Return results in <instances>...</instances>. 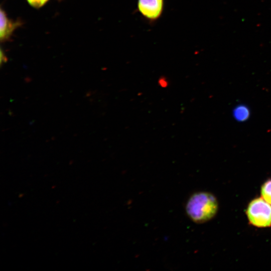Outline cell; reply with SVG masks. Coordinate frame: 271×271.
<instances>
[{
	"label": "cell",
	"mask_w": 271,
	"mask_h": 271,
	"mask_svg": "<svg viewBox=\"0 0 271 271\" xmlns=\"http://www.w3.org/2000/svg\"><path fill=\"white\" fill-rule=\"evenodd\" d=\"M218 209L216 197L207 192H198L192 194L185 207L187 214L196 223H204L212 219Z\"/></svg>",
	"instance_id": "6da1fadb"
},
{
	"label": "cell",
	"mask_w": 271,
	"mask_h": 271,
	"mask_svg": "<svg viewBox=\"0 0 271 271\" xmlns=\"http://www.w3.org/2000/svg\"><path fill=\"white\" fill-rule=\"evenodd\" d=\"M246 214L249 222L254 226H271V204L261 197L254 198L249 202Z\"/></svg>",
	"instance_id": "7a4b0ae2"
},
{
	"label": "cell",
	"mask_w": 271,
	"mask_h": 271,
	"mask_svg": "<svg viewBox=\"0 0 271 271\" xmlns=\"http://www.w3.org/2000/svg\"><path fill=\"white\" fill-rule=\"evenodd\" d=\"M164 0H138L137 10L150 22H155L161 17Z\"/></svg>",
	"instance_id": "3957f363"
},
{
	"label": "cell",
	"mask_w": 271,
	"mask_h": 271,
	"mask_svg": "<svg viewBox=\"0 0 271 271\" xmlns=\"http://www.w3.org/2000/svg\"><path fill=\"white\" fill-rule=\"evenodd\" d=\"M0 41L1 43L8 41L15 30L23 24L20 19L14 21L10 19L4 10L1 8Z\"/></svg>",
	"instance_id": "277c9868"
},
{
	"label": "cell",
	"mask_w": 271,
	"mask_h": 271,
	"mask_svg": "<svg viewBox=\"0 0 271 271\" xmlns=\"http://www.w3.org/2000/svg\"><path fill=\"white\" fill-rule=\"evenodd\" d=\"M233 118L238 122H243L248 120L250 116L249 107L244 104L236 105L232 110Z\"/></svg>",
	"instance_id": "5b68a950"
},
{
	"label": "cell",
	"mask_w": 271,
	"mask_h": 271,
	"mask_svg": "<svg viewBox=\"0 0 271 271\" xmlns=\"http://www.w3.org/2000/svg\"><path fill=\"white\" fill-rule=\"evenodd\" d=\"M261 195L262 198L271 204V179L267 180L262 185Z\"/></svg>",
	"instance_id": "8992f818"
},
{
	"label": "cell",
	"mask_w": 271,
	"mask_h": 271,
	"mask_svg": "<svg viewBox=\"0 0 271 271\" xmlns=\"http://www.w3.org/2000/svg\"><path fill=\"white\" fill-rule=\"evenodd\" d=\"M28 4L32 7L39 9L44 6L49 0H26Z\"/></svg>",
	"instance_id": "52a82bcc"
},
{
	"label": "cell",
	"mask_w": 271,
	"mask_h": 271,
	"mask_svg": "<svg viewBox=\"0 0 271 271\" xmlns=\"http://www.w3.org/2000/svg\"><path fill=\"white\" fill-rule=\"evenodd\" d=\"M159 83L160 86L163 87H165L168 85V81L165 78H161L159 80Z\"/></svg>",
	"instance_id": "ba28073f"
},
{
	"label": "cell",
	"mask_w": 271,
	"mask_h": 271,
	"mask_svg": "<svg viewBox=\"0 0 271 271\" xmlns=\"http://www.w3.org/2000/svg\"><path fill=\"white\" fill-rule=\"evenodd\" d=\"M58 1H61V0H58Z\"/></svg>",
	"instance_id": "9c48e42d"
}]
</instances>
